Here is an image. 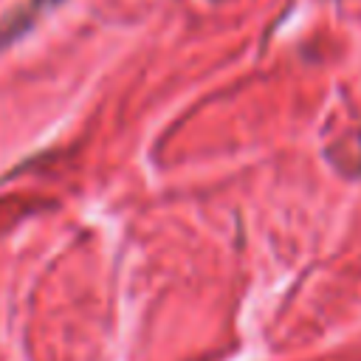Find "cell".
<instances>
[{"label": "cell", "instance_id": "6da1fadb", "mask_svg": "<svg viewBox=\"0 0 361 361\" xmlns=\"http://www.w3.org/2000/svg\"><path fill=\"white\" fill-rule=\"evenodd\" d=\"M54 3H56V0H25L23 6L11 8L6 17H0V48L8 45L11 39L23 37V34L37 23V17H39L45 8H51Z\"/></svg>", "mask_w": 361, "mask_h": 361}]
</instances>
